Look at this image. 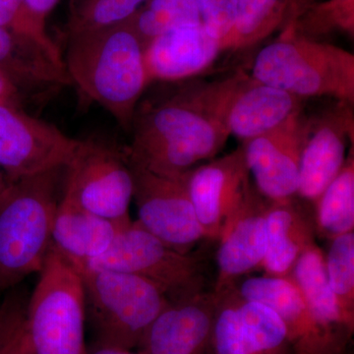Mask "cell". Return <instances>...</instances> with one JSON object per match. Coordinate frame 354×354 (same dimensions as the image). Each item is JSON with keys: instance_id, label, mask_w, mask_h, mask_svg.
<instances>
[{"instance_id": "24", "label": "cell", "mask_w": 354, "mask_h": 354, "mask_svg": "<svg viewBox=\"0 0 354 354\" xmlns=\"http://www.w3.org/2000/svg\"><path fill=\"white\" fill-rule=\"evenodd\" d=\"M316 236L332 241L339 235L354 232L353 149L334 180L314 203Z\"/></svg>"}, {"instance_id": "3", "label": "cell", "mask_w": 354, "mask_h": 354, "mask_svg": "<svg viewBox=\"0 0 354 354\" xmlns=\"http://www.w3.org/2000/svg\"><path fill=\"white\" fill-rule=\"evenodd\" d=\"M65 167L9 184L0 200V292L43 269Z\"/></svg>"}, {"instance_id": "7", "label": "cell", "mask_w": 354, "mask_h": 354, "mask_svg": "<svg viewBox=\"0 0 354 354\" xmlns=\"http://www.w3.org/2000/svg\"><path fill=\"white\" fill-rule=\"evenodd\" d=\"M84 270H108L141 277L158 286L169 301L207 291L203 258L176 250L137 221L128 223L108 250L91 261Z\"/></svg>"}, {"instance_id": "10", "label": "cell", "mask_w": 354, "mask_h": 354, "mask_svg": "<svg viewBox=\"0 0 354 354\" xmlns=\"http://www.w3.org/2000/svg\"><path fill=\"white\" fill-rule=\"evenodd\" d=\"M78 140L24 109L0 104V167L9 183L65 167Z\"/></svg>"}, {"instance_id": "5", "label": "cell", "mask_w": 354, "mask_h": 354, "mask_svg": "<svg viewBox=\"0 0 354 354\" xmlns=\"http://www.w3.org/2000/svg\"><path fill=\"white\" fill-rule=\"evenodd\" d=\"M25 314L28 354H87L81 274L50 249Z\"/></svg>"}, {"instance_id": "2", "label": "cell", "mask_w": 354, "mask_h": 354, "mask_svg": "<svg viewBox=\"0 0 354 354\" xmlns=\"http://www.w3.org/2000/svg\"><path fill=\"white\" fill-rule=\"evenodd\" d=\"M144 50L129 22L67 36L64 62L70 84L84 99L106 109L128 133L150 87Z\"/></svg>"}, {"instance_id": "6", "label": "cell", "mask_w": 354, "mask_h": 354, "mask_svg": "<svg viewBox=\"0 0 354 354\" xmlns=\"http://www.w3.org/2000/svg\"><path fill=\"white\" fill-rule=\"evenodd\" d=\"M79 274L97 342L102 344L138 348L169 304L164 291L141 277L108 270H84Z\"/></svg>"}, {"instance_id": "32", "label": "cell", "mask_w": 354, "mask_h": 354, "mask_svg": "<svg viewBox=\"0 0 354 354\" xmlns=\"http://www.w3.org/2000/svg\"><path fill=\"white\" fill-rule=\"evenodd\" d=\"M202 24L213 38L218 39L223 50H228L236 22L239 0H195Z\"/></svg>"}, {"instance_id": "33", "label": "cell", "mask_w": 354, "mask_h": 354, "mask_svg": "<svg viewBox=\"0 0 354 354\" xmlns=\"http://www.w3.org/2000/svg\"><path fill=\"white\" fill-rule=\"evenodd\" d=\"M24 99L19 88L0 72V104L23 109Z\"/></svg>"}, {"instance_id": "11", "label": "cell", "mask_w": 354, "mask_h": 354, "mask_svg": "<svg viewBox=\"0 0 354 354\" xmlns=\"http://www.w3.org/2000/svg\"><path fill=\"white\" fill-rule=\"evenodd\" d=\"M311 130L304 109L271 131L242 142L254 186L270 202L297 197L301 156Z\"/></svg>"}, {"instance_id": "12", "label": "cell", "mask_w": 354, "mask_h": 354, "mask_svg": "<svg viewBox=\"0 0 354 354\" xmlns=\"http://www.w3.org/2000/svg\"><path fill=\"white\" fill-rule=\"evenodd\" d=\"M269 205L270 201L249 183L223 223L216 241L215 295L234 288L242 279L262 270Z\"/></svg>"}, {"instance_id": "9", "label": "cell", "mask_w": 354, "mask_h": 354, "mask_svg": "<svg viewBox=\"0 0 354 354\" xmlns=\"http://www.w3.org/2000/svg\"><path fill=\"white\" fill-rule=\"evenodd\" d=\"M133 176V199L138 223L150 234L177 251L189 253L207 239L198 221L186 184V174L171 178L129 162Z\"/></svg>"}, {"instance_id": "34", "label": "cell", "mask_w": 354, "mask_h": 354, "mask_svg": "<svg viewBox=\"0 0 354 354\" xmlns=\"http://www.w3.org/2000/svg\"><path fill=\"white\" fill-rule=\"evenodd\" d=\"M32 17L41 27L46 28V19L60 0H25Z\"/></svg>"}, {"instance_id": "23", "label": "cell", "mask_w": 354, "mask_h": 354, "mask_svg": "<svg viewBox=\"0 0 354 354\" xmlns=\"http://www.w3.org/2000/svg\"><path fill=\"white\" fill-rule=\"evenodd\" d=\"M288 278L297 286L321 327L342 348L348 349L354 323L342 313L330 290L322 249L317 244L309 247L293 266Z\"/></svg>"}, {"instance_id": "31", "label": "cell", "mask_w": 354, "mask_h": 354, "mask_svg": "<svg viewBox=\"0 0 354 354\" xmlns=\"http://www.w3.org/2000/svg\"><path fill=\"white\" fill-rule=\"evenodd\" d=\"M28 299L11 292L0 307V354H28L25 314Z\"/></svg>"}, {"instance_id": "19", "label": "cell", "mask_w": 354, "mask_h": 354, "mask_svg": "<svg viewBox=\"0 0 354 354\" xmlns=\"http://www.w3.org/2000/svg\"><path fill=\"white\" fill-rule=\"evenodd\" d=\"M131 221L102 218L62 194L53 218L50 248L81 272L108 250L118 232Z\"/></svg>"}, {"instance_id": "15", "label": "cell", "mask_w": 354, "mask_h": 354, "mask_svg": "<svg viewBox=\"0 0 354 354\" xmlns=\"http://www.w3.org/2000/svg\"><path fill=\"white\" fill-rule=\"evenodd\" d=\"M353 141V104L337 102L318 118H311L300 162L297 197L314 204L341 172L348 158L346 148Z\"/></svg>"}, {"instance_id": "30", "label": "cell", "mask_w": 354, "mask_h": 354, "mask_svg": "<svg viewBox=\"0 0 354 354\" xmlns=\"http://www.w3.org/2000/svg\"><path fill=\"white\" fill-rule=\"evenodd\" d=\"M0 28L32 43L38 44L57 64L64 65V55L48 36L46 28L32 17L25 0H0Z\"/></svg>"}, {"instance_id": "4", "label": "cell", "mask_w": 354, "mask_h": 354, "mask_svg": "<svg viewBox=\"0 0 354 354\" xmlns=\"http://www.w3.org/2000/svg\"><path fill=\"white\" fill-rule=\"evenodd\" d=\"M251 77L304 100L327 97L354 104L353 53L288 29L258 53Z\"/></svg>"}, {"instance_id": "27", "label": "cell", "mask_w": 354, "mask_h": 354, "mask_svg": "<svg viewBox=\"0 0 354 354\" xmlns=\"http://www.w3.org/2000/svg\"><path fill=\"white\" fill-rule=\"evenodd\" d=\"M128 22L145 48L165 32L202 21L195 0H148Z\"/></svg>"}, {"instance_id": "20", "label": "cell", "mask_w": 354, "mask_h": 354, "mask_svg": "<svg viewBox=\"0 0 354 354\" xmlns=\"http://www.w3.org/2000/svg\"><path fill=\"white\" fill-rule=\"evenodd\" d=\"M315 237L314 218L297 201V197L286 201L270 202L262 265L265 276H290L300 256L316 244Z\"/></svg>"}, {"instance_id": "22", "label": "cell", "mask_w": 354, "mask_h": 354, "mask_svg": "<svg viewBox=\"0 0 354 354\" xmlns=\"http://www.w3.org/2000/svg\"><path fill=\"white\" fill-rule=\"evenodd\" d=\"M0 72L24 97L55 92L69 85L64 65L57 64L38 44L0 28Z\"/></svg>"}, {"instance_id": "37", "label": "cell", "mask_w": 354, "mask_h": 354, "mask_svg": "<svg viewBox=\"0 0 354 354\" xmlns=\"http://www.w3.org/2000/svg\"><path fill=\"white\" fill-rule=\"evenodd\" d=\"M344 354H351V353H344Z\"/></svg>"}, {"instance_id": "25", "label": "cell", "mask_w": 354, "mask_h": 354, "mask_svg": "<svg viewBox=\"0 0 354 354\" xmlns=\"http://www.w3.org/2000/svg\"><path fill=\"white\" fill-rule=\"evenodd\" d=\"M285 29L316 41L335 32L353 37L354 0H300L286 20Z\"/></svg>"}, {"instance_id": "13", "label": "cell", "mask_w": 354, "mask_h": 354, "mask_svg": "<svg viewBox=\"0 0 354 354\" xmlns=\"http://www.w3.org/2000/svg\"><path fill=\"white\" fill-rule=\"evenodd\" d=\"M215 295V354H293L285 325L270 307L234 288Z\"/></svg>"}, {"instance_id": "17", "label": "cell", "mask_w": 354, "mask_h": 354, "mask_svg": "<svg viewBox=\"0 0 354 354\" xmlns=\"http://www.w3.org/2000/svg\"><path fill=\"white\" fill-rule=\"evenodd\" d=\"M250 183L242 145L186 174L188 193L208 241H218L223 223Z\"/></svg>"}, {"instance_id": "8", "label": "cell", "mask_w": 354, "mask_h": 354, "mask_svg": "<svg viewBox=\"0 0 354 354\" xmlns=\"http://www.w3.org/2000/svg\"><path fill=\"white\" fill-rule=\"evenodd\" d=\"M62 194L102 218L131 221L133 176L124 150L97 138L78 140L65 165Z\"/></svg>"}, {"instance_id": "18", "label": "cell", "mask_w": 354, "mask_h": 354, "mask_svg": "<svg viewBox=\"0 0 354 354\" xmlns=\"http://www.w3.org/2000/svg\"><path fill=\"white\" fill-rule=\"evenodd\" d=\"M223 46L202 23L160 35L147 44L144 60L150 86L196 78L212 66Z\"/></svg>"}, {"instance_id": "29", "label": "cell", "mask_w": 354, "mask_h": 354, "mask_svg": "<svg viewBox=\"0 0 354 354\" xmlns=\"http://www.w3.org/2000/svg\"><path fill=\"white\" fill-rule=\"evenodd\" d=\"M330 242L324 253L328 281L342 313L354 323V232Z\"/></svg>"}, {"instance_id": "21", "label": "cell", "mask_w": 354, "mask_h": 354, "mask_svg": "<svg viewBox=\"0 0 354 354\" xmlns=\"http://www.w3.org/2000/svg\"><path fill=\"white\" fill-rule=\"evenodd\" d=\"M304 99L249 77L228 115L230 136L242 142L271 131L304 109Z\"/></svg>"}, {"instance_id": "36", "label": "cell", "mask_w": 354, "mask_h": 354, "mask_svg": "<svg viewBox=\"0 0 354 354\" xmlns=\"http://www.w3.org/2000/svg\"><path fill=\"white\" fill-rule=\"evenodd\" d=\"M9 184L10 183H9L6 174H4L1 167H0V200H1V198L4 196L7 189H8Z\"/></svg>"}, {"instance_id": "1", "label": "cell", "mask_w": 354, "mask_h": 354, "mask_svg": "<svg viewBox=\"0 0 354 354\" xmlns=\"http://www.w3.org/2000/svg\"><path fill=\"white\" fill-rule=\"evenodd\" d=\"M249 77L243 69L214 80L196 77L142 97L123 149L128 162L177 178L215 157L230 138V109Z\"/></svg>"}, {"instance_id": "28", "label": "cell", "mask_w": 354, "mask_h": 354, "mask_svg": "<svg viewBox=\"0 0 354 354\" xmlns=\"http://www.w3.org/2000/svg\"><path fill=\"white\" fill-rule=\"evenodd\" d=\"M148 0H71L67 36L128 22Z\"/></svg>"}, {"instance_id": "14", "label": "cell", "mask_w": 354, "mask_h": 354, "mask_svg": "<svg viewBox=\"0 0 354 354\" xmlns=\"http://www.w3.org/2000/svg\"><path fill=\"white\" fill-rule=\"evenodd\" d=\"M242 298L267 305L285 325L293 354H344L316 320L288 277H246L234 286Z\"/></svg>"}, {"instance_id": "16", "label": "cell", "mask_w": 354, "mask_h": 354, "mask_svg": "<svg viewBox=\"0 0 354 354\" xmlns=\"http://www.w3.org/2000/svg\"><path fill=\"white\" fill-rule=\"evenodd\" d=\"M216 297L213 290L169 301L147 330L141 354H215L214 323Z\"/></svg>"}, {"instance_id": "35", "label": "cell", "mask_w": 354, "mask_h": 354, "mask_svg": "<svg viewBox=\"0 0 354 354\" xmlns=\"http://www.w3.org/2000/svg\"><path fill=\"white\" fill-rule=\"evenodd\" d=\"M87 354H141L133 353L132 349L120 348L111 344L95 342L91 348H88Z\"/></svg>"}, {"instance_id": "26", "label": "cell", "mask_w": 354, "mask_h": 354, "mask_svg": "<svg viewBox=\"0 0 354 354\" xmlns=\"http://www.w3.org/2000/svg\"><path fill=\"white\" fill-rule=\"evenodd\" d=\"M295 0H239L228 50H248L285 24Z\"/></svg>"}]
</instances>
